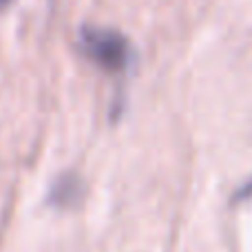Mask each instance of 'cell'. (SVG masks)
Here are the masks:
<instances>
[{"mask_svg": "<svg viewBox=\"0 0 252 252\" xmlns=\"http://www.w3.org/2000/svg\"><path fill=\"white\" fill-rule=\"evenodd\" d=\"M80 49L89 60H93L95 64H100L102 69L111 71V73L124 71L130 60L128 40L113 29H97V27L82 29Z\"/></svg>", "mask_w": 252, "mask_h": 252, "instance_id": "6da1fadb", "label": "cell"}, {"mask_svg": "<svg viewBox=\"0 0 252 252\" xmlns=\"http://www.w3.org/2000/svg\"><path fill=\"white\" fill-rule=\"evenodd\" d=\"M56 204H73V199L78 197V179L75 177H64L56 184L51 192Z\"/></svg>", "mask_w": 252, "mask_h": 252, "instance_id": "7a4b0ae2", "label": "cell"}, {"mask_svg": "<svg viewBox=\"0 0 252 252\" xmlns=\"http://www.w3.org/2000/svg\"><path fill=\"white\" fill-rule=\"evenodd\" d=\"M252 197V179L250 182H246L244 186L237 190V201H244V199H250Z\"/></svg>", "mask_w": 252, "mask_h": 252, "instance_id": "3957f363", "label": "cell"}, {"mask_svg": "<svg viewBox=\"0 0 252 252\" xmlns=\"http://www.w3.org/2000/svg\"><path fill=\"white\" fill-rule=\"evenodd\" d=\"M7 2H9V0H0V9H2L4 4H7Z\"/></svg>", "mask_w": 252, "mask_h": 252, "instance_id": "277c9868", "label": "cell"}]
</instances>
